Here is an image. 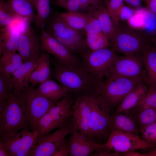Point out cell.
<instances>
[{
  "label": "cell",
  "mask_w": 156,
  "mask_h": 156,
  "mask_svg": "<svg viewBox=\"0 0 156 156\" xmlns=\"http://www.w3.org/2000/svg\"><path fill=\"white\" fill-rule=\"evenodd\" d=\"M54 78L70 94L77 96L94 94L102 81L93 76L83 63L77 65H66L58 62L52 72Z\"/></svg>",
  "instance_id": "1"
},
{
  "label": "cell",
  "mask_w": 156,
  "mask_h": 156,
  "mask_svg": "<svg viewBox=\"0 0 156 156\" xmlns=\"http://www.w3.org/2000/svg\"><path fill=\"white\" fill-rule=\"evenodd\" d=\"M30 126L23 91L14 89L3 111L0 113V140L12 136L23 129L31 128Z\"/></svg>",
  "instance_id": "2"
},
{
  "label": "cell",
  "mask_w": 156,
  "mask_h": 156,
  "mask_svg": "<svg viewBox=\"0 0 156 156\" xmlns=\"http://www.w3.org/2000/svg\"><path fill=\"white\" fill-rule=\"evenodd\" d=\"M138 32L128 25L119 24L109 40L116 52L126 56L142 57L146 50L155 40L152 36Z\"/></svg>",
  "instance_id": "3"
},
{
  "label": "cell",
  "mask_w": 156,
  "mask_h": 156,
  "mask_svg": "<svg viewBox=\"0 0 156 156\" xmlns=\"http://www.w3.org/2000/svg\"><path fill=\"white\" fill-rule=\"evenodd\" d=\"M142 81L124 77L107 79L101 82L94 94L100 105L109 112Z\"/></svg>",
  "instance_id": "4"
},
{
  "label": "cell",
  "mask_w": 156,
  "mask_h": 156,
  "mask_svg": "<svg viewBox=\"0 0 156 156\" xmlns=\"http://www.w3.org/2000/svg\"><path fill=\"white\" fill-rule=\"evenodd\" d=\"M74 101L72 95L69 94L56 102L39 121L33 130L40 134H46L65 125L71 119Z\"/></svg>",
  "instance_id": "5"
},
{
  "label": "cell",
  "mask_w": 156,
  "mask_h": 156,
  "mask_svg": "<svg viewBox=\"0 0 156 156\" xmlns=\"http://www.w3.org/2000/svg\"><path fill=\"white\" fill-rule=\"evenodd\" d=\"M116 51L112 47L90 50L81 55L83 63L88 71L97 79L103 81L109 77Z\"/></svg>",
  "instance_id": "6"
},
{
  "label": "cell",
  "mask_w": 156,
  "mask_h": 156,
  "mask_svg": "<svg viewBox=\"0 0 156 156\" xmlns=\"http://www.w3.org/2000/svg\"><path fill=\"white\" fill-rule=\"evenodd\" d=\"M91 110L89 124L90 137L100 144L107 141L112 131L110 116L100 104L94 94H90Z\"/></svg>",
  "instance_id": "7"
},
{
  "label": "cell",
  "mask_w": 156,
  "mask_h": 156,
  "mask_svg": "<svg viewBox=\"0 0 156 156\" xmlns=\"http://www.w3.org/2000/svg\"><path fill=\"white\" fill-rule=\"evenodd\" d=\"M73 127L71 118L66 124L51 133H38L28 156H53L66 140Z\"/></svg>",
  "instance_id": "8"
},
{
  "label": "cell",
  "mask_w": 156,
  "mask_h": 156,
  "mask_svg": "<svg viewBox=\"0 0 156 156\" xmlns=\"http://www.w3.org/2000/svg\"><path fill=\"white\" fill-rule=\"evenodd\" d=\"M104 148L120 154L156 147L143 140L139 135L112 130L107 141L103 144Z\"/></svg>",
  "instance_id": "9"
},
{
  "label": "cell",
  "mask_w": 156,
  "mask_h": 156,
  "mask_svg": "<svg viewBox=\"0 0 156 156\" xmlns=\"http://www.w3.org/2000/svg\"><path fill=\"white\" fill-rule=\"evenodd\" d=\"M29 116L31 129L33 130L41 118L56 103L40 93L35 86L30 84L23 90Z\"/></svg>",
  "instance_id": "10"
},
{
  "label": "cell",
  "mask_w": 156,
  "mask_h": 156,
  "mask_svg": "<svg viewBox=\"0 0 156 156\" xmlns=\"http://www.w3.org/2000/svg\"><path fill=\"white\" fill-rule=\"evenodd\" d=\"M144 73L142 57L116 55L111 75L107 79L124 77L144 81Z\"/></svg>",
  "instance_id": "11"
},
{
  "label": "cell",
  "mask_w": 156,
  "mask_h": 156,
  "mask_svg": "<svg viewBox=\"0 0 156 156\" xmlns=\"http://www.w3.org/2000/svg\"><path fill=\"white\" fill-rule=\"evenodd\" d=\"M39 36L41 51L53 55L58 63L64 65H77L83 64L76 55L44 29Z\"/></svg>",
  "instance_id": "12"
},
{
  "label": "cell",
  "mask_w": 156,
  "mask_h": 156,
  "mask_svg": "<svg viewBox=\"0 0 156 156\" xmlns=\"http://www.w3.org/2000/svg\"><path fill=\"white\" fill-rule=\"evenodd\" d=\"M38 134L36 131L24 129L12 136L0 140V143L8 151L10 156H28Z\"/></svg>",
  "instance_id": "13"
},
{
  "label": "cell",
  "mask_w": 156,
  "mask_h": 156,
  "mask_svg": "<svg viewBox=\"0 0 156 156\" xmlns=\"http://www.w3.org/2000/svg\"><path fill=\"white\" fill-rule=\"evenodd\" d=\"M41 51L39 36L32 27L28 26L22 31L17 51L24 62L37 61Z\"/></svg>",
  "instance_id": "14"
},
{
  "label": "cell",
  "mask_w": 156,
  "mask_h": 156,
  "mask_svg": "<svg viewBox=\"0 0 156 156\" xmlns=\"http://www.w3.org/2000/svg\"><path fill=\"white\" fill-rule=\"evenodd\" d=\"M90 94L79 95L74 100L72 120L75 128L83 134L90 137L89 130L91 110Z\"/></svg>",
  "instance_id": "15"
},
{
  "label": "cell",
  "mask_w": 156,
  "mask_h": 156,
  "mask_svg": "<svg viewBox=\"0 0 156 156\" xmlns=\"http://www.w3.org/2000/svg\"><path fill=\"white\" fill-rule=\"evenodd\" d=\"M68 138L70 146V156H90L95 151L104 148L103 144L96 142L91 138L81 133L74 127Z\"/></svg>",
  "instance_id": "16"
},
{
  "label": "cell",
  "mask_w": 156,
  "mask_h": 156,
  "mask_svg": "<svg viewBox=\"0 0 156 156\" xmlns=\"http://www.w3.org/2000/svg\"><path fill=\"white\" fill-rule=\"evenodd\" d=\"M44 29L62 44L68 40L83 36L80 31L73 29L66 23L59 13L50 17L49 16Z\"/></svg>",
  "instance_id": "17"
},
{
  "label": "cell",
  "mask_w": 156,
  "mask_h": 156,
  "mask_svg": "<svg viewBox=\"0 0 156 156\" xmlns=\"http://www.w3.org/2000/svg\"><path fill=\"white\" fill-rule=\"evenodd\" d=\"M148 89L144 81L139 82L118 106L115 113L127 114L144 97Z\"/></svg>",
  "instance_id": "18"
},
{
  "label": "cell",
  "mask_w": 156,
  "mask_h": 156,
  "mask_svg": "<svg viewBox=\"0 0 156 156\" xmlns=\"http://www.w3.org/2000/svg\"><path fill=\"white\" fill-rule=\"evenodd\" d=\"M40 60L36 62H23L21 66L12 74L11 78L14 88L17 90H22L29 84L31 73L38 63Z\"/></svg>",
  "instance_id": "19"
},
{
  "label": "cell",
  "mask_w": 156,
  "mask_h": 156,
  "mask_svg": "<svg viewBox=\"0 0 156 156\" xmlns=\"http://www.w3.org/2000/svg\"><path fill=\"white\" fill-rule=\"evenodd\" d=\"M155 42L146 49L142 56L144 66L143 81L149 87L156 86V47Z\"/></svg>",
  "instance_id": "20"
},
{
  "label": "cell",
  "mask_w": 156,
  "mask_h": 156,
  "mask_svg": "<svg viewBox=\"0 0 156 156\" xmlns=\"http://www.w3.org/2000/svg\"><path fill=\"white\" fill-rule=\"evenodd\" d=\"M112 131L116 130L139 135L140 128L132 117L127 114L115 113L110 116Z\"/></svg>",
  "instance_id": "21"
},
{
  "label": "cell",
  "mask_w": 156,
  "mask_h": 156,
  "mask_svg": "<svg viewBox=\"0 0 156 156\" xmlns=\"http://www.w3.org/2000/svg\"><path fill=\"white\" fill-rule=\"evenodd\" d=\"M51 74L49 54L42 51L39 62L31 75L29 83L36 86L49 79Z\"/></svg>",
  "instance_id": "22"
},
{
  "label": "cell",
  "mask_w": 156,
  "mask_h": 156,
  "mask_svg": "<svg viewBox=\"0 0 156 156\" xmlns=\"http://www.w3.org/2000/svg\"><path fill=\"white\" fill-rule=\"evenodd\" d=\"M6 2L16 17L26 19L29 23L34 22L36 16L35 6L29 0H7Z\"/></svg>",
  "instance_id": "23"
},
{
  "label": "cell",
  "mask_w": 156,
  "mask_h": 156,
  "mask_svg": "<svg viewBox=\"0 0 156 156\" xmlns=\"http://www.w3.org/2000/svg\"><path fill=\"white\" fill-rule=\"evenodd\" d=\"M88 10V12L97 18L103 33L110 39L117 25L114 22L106 6L103 5L98 7H91Z\"/></svg>",
  "instance_id": "24"
},
{
  "label": "cell",
  "mask_w": 156,
  "mask_h": 156,
  "mask_svg": "<svg viewBox=\"0 0 156 156\" xmlns=\"http://www.w3.org/2000/svg\"><path fill=\"white\" fill-rule=\"evenodd\" d=\"M36 89L42 95L55 102L69 94L60 84L49 79L38 85Z\"/></svg>",
  "instance_id": "25"
},
{
  "label": "cell",
  "mask_w": 156,
  "mask_h": 156,
  "mask_svg": "<svg viewBox=\"0 0 156 156\" xmlns=\"http://www.w3.org/2000/svg\"><path fill=\"white\" fill-rule=\"evenodd\" d=\"M9 26L3 29L0 38V54L9 51H17L22 31Z\"/></svg>",
  "instance_id": "26"
},
{
  "label": "cell",
  "mask_w": 156,
  "mask_h": 156,
  "mask_svg": "<svg viewBox=\"0 0 156 156\" xmlns=\"http://www.w3.org/2000/svg\"><path fill=\"white\" fill-rule=\"evenodd\" d=\"M0 55V73L9 77H11L23 63L21 56L16 51L5 52Z\"/></svg>",
  "instance_id": "27"
},
{
  "label": "cell",
  "mask_w": 156,
  "mask_h": 156,
  "mask_svg": "<svg viewBox=\"0 0 156 156\" xmlns=\"http://www.w3.org/2000/svg\"><path fill=\"white\" fill-rule=\"evenodd\" d=\"M62 19L69 26L77 31L83 30L86 24L91 17L88 12L67 11L59 13Z\"/></svg>",
  "instance_id": "28"
},
{
  "label": "cell",
  "mask_w": 156,
  "mask_h": 156,
  "mask_svg": "<svg viewBox=\"0 0 156 156\" xmlns=\"http://www.w3.org/2000/svg\"><path fill=\"white\" fill-rule=\"evenodd\" d=\"M37 14L34 22L36 27L42 30L44 29L51 13L50 0H34Z\"/></svg>",
  "instance_id": "29"
},
{
  "label": "cell",
  "mask_w": 156,
  "mask_h": 156,
  "mask_svg": "<svg viewBox=\"0 0 156 156\" xmlns=\"http://www.w3.org/2000/svg\"><path fill=\"white\" fill-rule=\"evenodd\" d=\"M103 5V0H66L56 5L67 11L80 12L91 7H98Z\"/></svg>",
  "instance_id": "30"
},
{
  "label": "cell",
  "mask_w": 156,
  "mask_h": 156,
  "mask_svg": "<svg viewBox=\"0 0 156 156\" xmlns=\"http://www.w3.org/2000/svg\"><path fill=\"white\" fill-rule=\"evenodd\" d=\"M129 115L140 128L156 122V108H145Z\"/></svg>",
  "instance_id": "31"
},
{
  "label": "cell",
  "mask_w": 156,
  "mask_h": 156,
  "mask_svg": "<svg viewBox=\"0 0 156 156\" xmlns=\"http://www.w3.org/2000/svg\"><path fill=\"white\" fill-rule=\"evenodd\" d=\"M86 41L89 49L93 51L109 47V38L103 32L94 34H86Z\"/></svg>",
  "instance_id": "32"
},
{
  "label": "cell",
  "mask_w": 156,
  "mask_h": 156,
  "mask_svg": "<svg viewBox=\"0 0 156 156\" xmlns=\"http://www.w3.org/2000/svg\"><path fill=\"white\" fill-rule=\"evenodd\" d=\"M149 107L156 108V86L149 87L144 97L128 113L132 114L141 110Z\"/></svg>",
  "instance_id": "33"
},
{
  "label": "cell",
  "mask_w": 156,
  "mask_h": 156,
  "mask_svg": "<svg viewBox=\"0 0 156 156\" xmlns=\"http://www.w3.org/2000/svg\"><path fill=\"white\" fill-rule=\"evenodd\" d=\"M11 77L0 73V105H5L9 96L14 89Z\"/></svg>",
  "instance_id": "34"
},
{
  "label": "cell",
  "mask_w": 156,
  "mask_h": 156,
  "mask_svg": "<svg viewBox=\"0 0 156 156\" xmlns=\"http://www.w3.org/2000/svg\"><path fill=\"white\" fill-rule=\"evenodd\" d=\"M16 16L9 8L6 2L0 0V25L1 26H9Z\"/></svg>",
  "instance_id": "35"
},
{
  "label": "cell",
  "mask_w": 156,
  "mask_h": 156,
  "mask_svg": "<svg viewBox=\"0 0 156 156\" xmlns=\"http://www.w3.org/2000/svg\"><path fill=\"white\" fill-rule=\"evenodd\" d=\"M140 132L143 140L156 146V122L140 128Z\"/></svg>",
  "instance_id": "36"
},
{
  "label": "cell",
  "mask_w": 156,
  "mask_h": 156,
  "mask_svg": "<svg viewBox=\"0 0 156 156\" xmlns=\"http://www.w3.org/2000/svg\"><path fill=\"white\" fill-rule=\"evenodd\" d=\"M146 8L135 9L133 16L127 22L128 26L133 29H143L144 25V14Z\"/></svg>",
  "instance_id": "37"
},
{
  "label": "cell",
  "mask_w": 156,
  "mask_h": 156,
  "mask_svg": "<svg viewBox=\"0 0 156 156\" xmlns=\"http://www.w3.org/2000/svg\"><path fill=\"white\" fill-rule=\"evenodd\" d=\"M124 0H109L107 1L106 7L115 23H119V14L123 5Z\"/></svg>",
  "instance_id": "38"
},
{
  "label": "cell",
  "mask_w": 156,
  "mask_h": 156,
  "mask_svg": "<svg viewBox=\"0 0 156 156\" xmlns=\"http://www.w3.org/2000/svg\"><path fill=\"white\" fill-rule=\"evenodd\" d=\"M92 15L83 30L86 34H94L103 32L98 19L95 16Z\"/></svg>",
  "instance_id": "39"
},
{
  "label": "cell",
  "mask_w": 156,
  "mask_h": 156,
  "mask_svg": "<svg viewBox=\"0 0 156 156\" xmlns=\"http://www.w3.org/2000/svg\"><path fill=\"white\" fill-rule=\"evenodd\" d=\"M135 9L124 5L121 8L119 13V20L128 21L134 15Z\"/></svg>",
  "instance_id": "40"
},
{
  "label": "cell",
  "mask_w": 156,
  "mask_h": 156,
  "mask_svg": "<svg viewBox=\"0 0 156 156\" xmlns=\"http://www.w3.org/2000/svg\"><path fill=\"white\" fill-rule=\"evenodd\" d=\"M70 153V146L68 138L59 147L53 156H68Z\"/></svg>",
  "instance_id": "41"
},
{
  "label": "cell",
  "mask_w": 156,
  "mask_h": 156,
  "mask_svg": "<svg viewBox=\"0 0 156 156\" xmlns=\"http://www.w3.org/2000/svg\"><path fill=\"white\" fill-rule=\"evenodd\" d=\"M119 153L111 152L110 151L105 148L99 149L94 152L90 156H118Z\"/></svg>",
  "instance_id": "42"
},
{
  "label": "cell",
  "mask_w": 156,
  "mask_h": 156,
  "mask_svg": "<svg viewBox=\"0 0 156 156\" xmlns=\"http://www.w3.org/2000/svg\"><path fill=\"white\" fill-rule=\"evenodd\" d=\"M124 1L127 4V6L134 9L141 8V0H124Z\"/></svg>",
  "instance_id": "43"
},
{
  "label": "cell",
  "mask_w": 156,
  "mask_h": 156,
  "mask_svg": "<svg viewBox=\"0 0 156 156\" xmlns=\"http://www.w3.org/2000/svg\"><path fill=\"white\" fill-rule=\"evenodd\" d=\"M146 4V9L156 16V0H148Z\"/></svg>",
  "instance_id": "44"
},
{
  "label": "cell",
  "mask_w": 156,
  "mask_h": 156,
  "mask_svg": "<svg viewBox=\"0 0 156 156\" xmlns=\"http://www.w3.org/2000/svg\"><path fill=\"white\" fill-rule=\"evenodd\" d=\"M120 155L124 156H142V153L133 151L121 153Z\"/></svg>",
  "instance_id": "45"
},
{
  "label": "cell",
  "mask_w": 156,
  "mask_h": 156,
  "mask_svg": "<svg viewBox=\"0 0 156 156\" xmlns=\"http://www.w3.org/2000/svg\"><path fill=\"white\" fill-rule=\"evenodd\" d=\"M0 156H10V154L5 147L0 143Z\"/></svg>",
  "instance_id": "46"
},
{
  "label": "cell",
  "mask_w": 156,
  "mask_h": 156,
  "mask_svg": "<svg viewBox=\"0 0 156 156\" xmlns=\"http://www.w3.org/2000/svg\"><path fill=\"white\" fill-rule=\"evenodd\" d=\"M152 148V150L149 152L142 154L143 156H156V148L153 147Z\"/></svg>",
  "instance_id": "47"
},
{
  "label": "cell",
  "mask_w": 156,
  "mask_h": 156,
  "mask_svg": "<svg viewBox=\"0 0 156 156\" xmlns=\"http://www.w3.org/2000/svg\"><path fill=\"white\" fill-rule=\"evenodd\" d=\"M66 0H57V1H56L55 3L56 5L60 4L64 2Z\"/></svg>",
  "instance_id": "48"
},
{
  "label": "cell",
  "mask_w": 156,
  "mask_h": 156,
  "mask_svg": "<svg viewBox=\"0 0 156 156\" xmlns=\"http://www.w3.org/2000/svg\"><path fill=\"white\" fill-rule=\"evenodd\" d=\"M30 1H31L34 5V0H29Z\"/></svg>",
  "instance_id": "49"
},
{
  "label": "cell",
  "mask_w": 156,
  "mask_h": 156,
  "mask_svg": "<svg viewBox=\"0 0 156 156\" xmlns=\"http://www.w3.org/2000/svg\"><path fill=\"white\" fill-rule=\"evenodd\" d=\"M141 0L142 1H145L146 3L148 0Z\"/></svg>",
  "instance_id": "50"
},
{
  "label": "cell",
  "mask_w": 156,
  "mask_h": 156,
  "mask_svg": "<svg viewBox=\"0 0 156 156\" xmlns=\"http://www.w3.org/2000/svg\"><path fill=\"white\" fill-rule=\"evenodd\" d=\"M155 45L156 47V41H155Z\"/></svg>",
  "instance_id": "51"
}]
</instances>
